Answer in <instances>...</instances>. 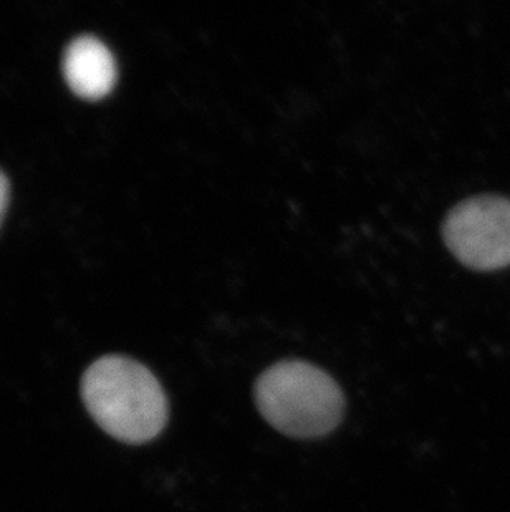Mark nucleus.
<instances>
[{
	"label": "nucleus",
	"mask_w": 510,
	"mask_h": 512,
	"mask_svg": "<svg viewBox=\"0 0 510 512\" xmlns=\"http://www.w3.org/2000/svg\"><path fill=\"white\" fill-rule=\"evenodd\" d=\"M7 198H9V183L4 174L0 173V219L4 214L5 206H7Z\"/></svg>",
	"instance_id": "39448f33"
},
{
	"label": "nucleus",
	"mask_w": 510,
	"mask_h": 512,
	"mask_svg": "<svg viewBox=\"0 0 510 512\" xmlns=\"http://www.w3.org/2000/svg\"><path fill=\"white\" fill-rule=\"evenodd\" d=\"M82 398L97 425L126 445L150 443L168 423V398L158 378L128 357L108 355L90 365Z\"/></svg>",
	"instance_id": "f257e3e1"
},
{
	"label": "nucleus",
	"mask_w": 510,
	"mask_h": 512,
	"mask_svg": "<svg viewBox=\"0 0 510 512\" xmlns=\"http://www.w3.org/2000/svg\"><path fill=\"white\" fill-rule=\"evenodd\" d=\"M63 75L77 95L98 100L115 87V57L102 40L93 35H82L70 42L65 50Z\"/></svg>",
	"instance_id": "20e7f679"
},
{
	"label": "nucleus",
	"mask_w": 510,
	"mask_h": 512,
	"mask_svg": "<svg viewBox=\"0 0 510 512\" xmlns=\"http://www.w3.org/2000/svg\"><path fill=\"white\" fill-rule=\"evenodd\" d=\"M255 405L275 430L300 440L332 433L345 415L340 385L304 360H284L267 368L255 383Z\"/></svg>",
	"instance_id": "f03ea898"
},
{
	"label": "nucleus",
	"mask_w": 510,
	"mask_h": 512,
	"mask_svg": "<svg viewBox=\"0 0 510 512\" xmlns=\"http://www.w3.org/2000/svg\"><path fill=\"white\" fill-rule=\"evenodd\" d=\"M449 251L474 271L510 266V199L474 196L451 209L443 224Z\"/></svg>",
	"instance_id": "7ed1b4c3"
}]
</instances>
